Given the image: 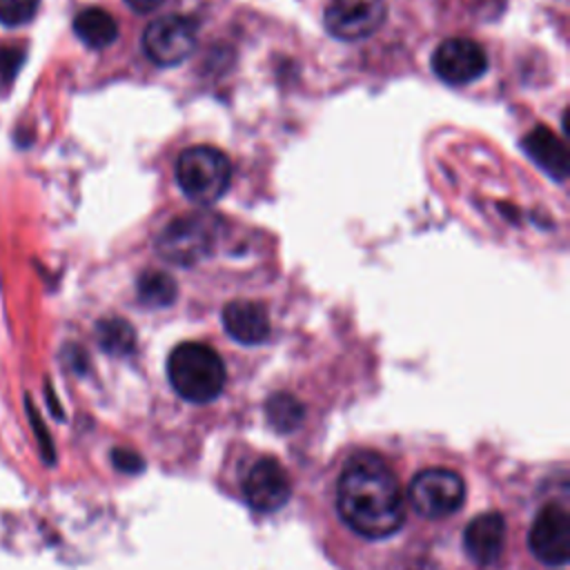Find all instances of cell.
I'll return each instance as SVG.
<instances>
[{"mask_svg":"<svg viewBox=\"0 0 570 570\" xmlns=\"http://www.w3.org/2000/svg\"><path fill=\"white\" fill-rule=\"evenodd\" d=\"M27 412H29V421H31V425H33V432H36V436H38L42 456H45L49 463H53V459H56V454H53V443H51V439H49V434H47V430H45V425H42V419L38 416V412H36V407H33V403H31L29 399H27Z\"/></svg>","mask_w":570,"mask_h":570,"instance_id":"cell-20","label":"cell"},{"mask_svg":"<svg viewBox=\"0 0 570 570\" xmlns=\"http://www.w3.org/2000/svg\"><path fill=\"white\" fill-rule=\"evenodd\" d=\"M432 71L448 85H470L488 71V53L470 38H448L432 53Z\"/></svg>","mask_w":570,"mask_h":570,"instance_id":"cell-9","label":"cell"},{"mask_svg":"<svg viewBox=\"0 0 570 570\" xmlns=\"http://www.w3.org/2000/svg\"><path fill=\"white\" fill-rule=\"evenodd\" d=\"M243 497L258 512H274L283 508L292 494V483L285 468L272 459H258L243 476Z\"/></svg>","mask_w":570,"mask_h":570,"instance_id":"cell-10","label":"cell"},{"mask_svg":"<svg viewBox=\"0 0 570 570\" xmlns=\"http://www.w3.org/2000/svg\"><path fill=\"white\" fill-rule=\"evenodd\" d=\"M40 0H0V22L7 27L27 24L36 11Z\"/></svg>","mask_w":570,"mask_h":570,"instance_id":"cell-19","label":"cell"},{"mask_svg":"<svg viewBox=\"0 0 570 570\" xmlns=\"http://www.w3.org/2000/svg\"><path fill=\"white\" fill-rule=\"evenodd\" d=\"M387 18L385 0H330L323 22L330 36L345 42L370 38Z\"/></svg>","mask_w":570,"mask_h":570,"instance_id":"cell-7","label":"cell"},{"mask_svg":"<svg viewBox=\"0 0 570 570\" xmlns=\"http://www.w3.org/2000/svg\"><path fill=\"white\" fill-rule=\"evenodd\" d=\"M223 327L243 345H261L269 336V316L261 303L232 301L223 307Z\"/></svg>","mask_w":570,"mask_h":570,"instance_id":"cell-12","label":"cell"},{"mask_svg":"<svg viewBox=\"0 0 570 570\" xmlns=\"http://www.w3.org/2000/svg\"><path fill=\"white\" fill-rule=\"evenodd\" d=\"M410 505L428 519H441L454 514L465 501L463 479L448 468L421 470L407 488Z\"/></svg>","mask_w":570,"mask_h":570,"instance_id":"cell-5","label":"cell"},{"mask_svg":"<svg viewBox=\"0 0 570 570\" xmlns=\"http://www.w3.org/2000/svg\"><path fill=\"white\" fill-rule=\"evenodd\" d=\"M336 510L365 539L392 537L405 521V499L390 465L374 452L354 454L341 470Z\"/></svg>","mask_w":570,"mask_h":570,"instance_id":"cell-1","label":"cell"},{"mask_svg":"<svg viewBox=\"0 0 570 570\" xmlns=\"http://www.w3.org/2000/svg\"><path fill=\"white\" fill-rule=\"evenodd\" d=\"M523 151L532 163H537L548 176L563 180L568 176V151L559 136H554L548 127H534L521 140Z\"/></svg>","mask_w":570,"mask_h":570,"instance_id":"cell-13","label":"cell"},{"mask_svg":"<svg viewBox=\"0 0 570 570\" xmlns=\"http://www.w3.org/2000/svg\"><path fill=\"white\" fill-rule=\"evenodd\" d=\"M232 180L229 158L209 145L185 149L176 160V183L183 194L196 205H212L218 200Z\"/></svg>","mask_w":570,"mask_h":570,"instance_id":"cell-3","label":"cell"},{"mask_svg":"<svg viewBox=\"0 0 570 570\" xmlns=\"http://www.w3.org/2000/svg\"><path fill=\"white\" fill-rule=\"evenodd\" d=\"M111 461H114V465H116L120 472H127V474H136V472H140V470L145 468L142 456H140L138 452L129 450V448H116V450L111 452Z\"/></svg>","mask_w":570,"mask_h":570,"instance_id":"cell-21","label":"cell"},{"mask_svg":"<svg viewBox=\"0 0 570 570\" xmlns=\"http://www.w3.org/2000/svg\"><path fill=\"white\" fill-rule=\"evenodd\" d=\"M528 546L548 566H563L570 559V514L561 503H546L537 512Z\"/></svg>","mask_w":570,"mask_h":570,"instance_id":"cell-8","label":"cell"},{"mask_svg":"<svg viewBox=\"0 0 570 570\" xmlns=\"http://www.w3.org/2000/svg\"><path fill=\"white\" fill-rule=\"evenodd\" d=\"M265 414H267V421L272 423V428H276L278 432H292L303 421L305 410L296 396H292L287 392H278L267 399Z\"/></svg>","mask_w":570,"mask_h":570,"instance_id":"cell-17","label":"cell"},{"mask_svg":"<svg viewBox=\"0 0 570 570\" xmlns=\"http://www.w3.org/2000/svg\"><path fill=\"white\" fill-rule=\"evenodd\" d=\"M96 338L107 354L127 356L136 347V332L122 318H102L96 325Z\"/></svg>","mask_w":570,"mask_h":570,"instance_id":"cell-15","label":"cell"},{"mask_svg":"<svg viewBox=\"0 0 570 570\" xmlns=\"http://www.w3.org/2000/svg\"><path fill=\"white\" fill-rule=\"evenodd\" d=\"M218 229V218L209 212H187L156 236V252L171 265L189 267L214 252Z\"/></svg>","mask_w":570,"mask_h":570,"instance_id":"cell-4","label":"cell"},{"mask_svg":"<svg viewBox=\"0 0 570 570\" xmlns=\"http://www.w3.org/2000/svg\"><path fill=\"white\" fill-rule=\"evenodd\" d=\"M165 0H125V4L136 11V13H151L154 9H158Z\"/></svg>","mask_w":570,"mask_h":570,"instance_id":"cell-22","label":"cell"},{"mask_svg":"<svg viewBox=\"0 0 570 570\" xmlns=\"http://www.w3.org/2000/svg\"><path fill=\"white\" fill-rule=\"evenodd\" d=\"M138 301L145 303L147 307H167L176 301V283L169 274L149 269L140 274L136 283Z\"/></svg>","mask_w":570,"mask_h":570,"instance_id":"cell-16","label":"cell"},{"mask_svg":"<svg viewBox=\"0 0 570 570\" xmlns=\"http://www.w3.org/2000/svg\"><path fill=\"white\" fill-rule=\"evenodd\" d=\"M167 376L171 387L191 403H209L225 387V363L205 343H180L167 358Z\"/></svg>","mask_w":570,"mask_h":570,"instance_id":"cell-2","label":"cell"},{"mask_svg":"<svg viewBox=\"0 0 570 570\" xmlns=\"http://www.w3.org/2000/svg\"><path fill=\"white\" fill-rule=\"evenodd\" d=\"M505 543V519L499 512H483L474 517L465 532H463V546L470 559H474L481 566L494 563Z\"/></svg>","mask_w":570,"mask_h":570,"instance_id":"cell-11","label":"cell"},{"mask_svg":"<svg viewBox=\"0 0 570 570\" xmlns=\"http://www.w3.org/2000/svg\"><path fill=\"white\" fill-rule=\"evenodd\" d=\"M196 49V24L187 16L167 13L147 24L142 51L158 67H176Z\"/></svg>","mask_w":570,"mask_h":570,"instance_id":"cell-6","label":"cell"},{"mask_svg":"<svg viewBox=\"0 0 570 570\" xmlns=\"http://www.w3.org/2000/svg\"><path fill=\"white\" fill-rule=\"evenodd\" d=\"M24 62V49L16 45H0V94H7Z\"/></svg>","mask_w":570,"mask_h":570,"instance_id":"cell-18","label":"cell"},{"mask_svg":"<svg viewBox=\"0 0 570 570\" xmlns=\"http://www.w3.org/2000/svg\"><path fill=\"white\" fill-rule=\"evenodd\" d=\"M73 31L91 49H105L118 38V24L114 16L100 7L82 9L73 18Z\"/></svg>","mask_w":570,"mask_h":570,"instance_id":"cell-14","label":"cell"}]
</instances>
